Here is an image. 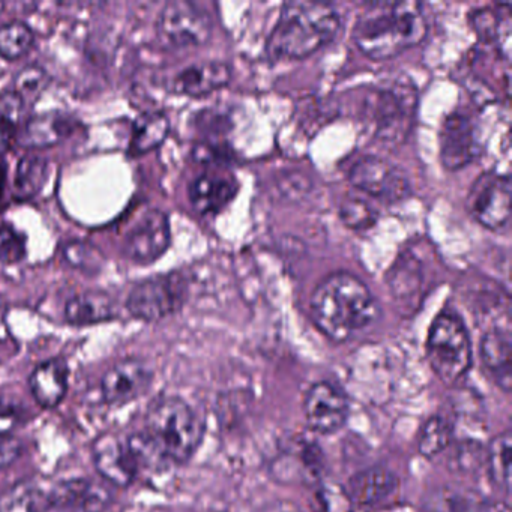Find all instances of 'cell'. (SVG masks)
Returning a JSON list of instances; mask_svg holds the SVG:
<instances>
[{
	"instance_id": "obj_1",
	"label": "cell",
	"mask_w": 512,
	"mask_h": 512,
	"mask_svg": "<svg viewBox=\"0 0 512 512\" xmlns=\"http://www.w3.org/2000/svg\"><path fill=\"white\" fill-rule=\"evenodd\" d=\"M379 305L367 284L349 272L323 278L310 299V316L329 340L344 343L373 325Z\"/></svg>"
},
{
	"instance_id": "obj_2",
	"label": "cell",
	"mask_w": 512,
	"mask_h": 512,
	"mask_svg": "<svg viewBox=\"0 0 512 512\" xmlns=\"http://www.w3.org/2000/svg\"><path fill=\"white\" fill-rule=\"evenodd\" d=\"M428 31L424 7L413 0L370 4L353 29V41L367 58L386 61L424 40Z\"/></svg>"
},
{
	"instance_id": "obj_3",
	"label": "cell",
	"mask_w": 512,
	"mask_h": 512,
	"mask_svg": "<svg viewBox=\"0 0 512 512\" xmlns=\"http://www.w3.org/2000/svg\"><path fill=\"white\" fill-rule=\"evenodd\" d=\"M340 29L341 19L332 5L292 0L281 7L266 52L274 59H304L332 43Z\"/></svg>"
},
{
	"instance_id": "obj_4",
	"label": "cell",
	"mask_w": 512,
	"mask_h": 512,
	"mask_svg": "<svg viewBox=\"0 0 512 512\" xmlns=\"http://www.w3.org/2000/svg\"><path fill=\"white\" fill-rule=\"evenodd\" d=\"M145 434L170 463L184 464L199 449L205 425L187 401L164 395L146 410Z\"/></svg>"
},
{
	"instance_id": "obj_5",
	"label": "cell",
	"mask_w": 512,
	"mask_h": 512,
	"mask_svg": "<svg viewBox=\"0 0 512 512\" xmlns=\"http://www.w3.org/2000/svg\"><path fill=\"white\" fill-rule=\"evenodd\" d=\"M427 361L442 382L455 383L472 365V341L463 320L454 311H443L431 323Z\"/></svg>"
},
{
	"instance_id": "obj_6",
	"label": "cell",
	"mask_w": 512,
	"mask_h": 512,
	"mask_svg": "<svg viewBox=\"0 0 512 512\" xmlns=\"http://www.w3.org/2000/svg\"><path fill=\"white\" fill-rule=\"evenodd\" d=\"M188 286L184 275H154L140 281L131 290L127 310L145 322H158L178 313L187 301Z\"/></svg>"
},
{
	"instance_id": "obj_7",
	"label": "cell",
	"mask_w": 512,
	"mask_h": 512,
	"mask_svg": "<svg viewBox=\"0 0 512 512\" xmlns=\"http://www.w3.org/2000/svg\"><path fill=\"white\" fill-rule=\"evenodd\" d=\"M158 37L173 49H194L208 43L212 19L208 11L187 0L164 5L157 22Z\"/></svg>"
},
{
	"instance_id": "obj_8",
	"label": "cell",
	"mask_w": 512,
	"mask_h": 512,
	"mask_svg": "<svg viewBox=\"0 0 512 512\" xmlns=\"http://www.w3.org/2000/svg\"><path fill=\"white\" fill-rule=\"evenodd\" d=\"M170 244L172 232L166 212L148 209L125 235L122 253L136 265L149 266L164 256Z\"/></svg>"
},
{
	"instance_id": "obj_9",
	"label": "cell",
	"mask_w": 512,
	"mask_h": 512,
	"mask_svg": "<svg viewBox=\"0 0 512 512\" xmlns=\"http://www.w3.org/2000/svg\"><path fill=\"white\" fill-rule=\"evenodd\" d=\"M349 413V400L332 383H314L305 394L304 418L308 428L314 433H337L346 424Z\"/></svg>"
},
{
	"instance_id": "obj_10",
	"label": "cell",
	"mask_w": 512,
	"mask_h": 512,
	"mask_svg": "<svg viewBox=\"0 0 512 512\" xmlns=\"http://www.w3.org/2000/svg\"><path fill=\"white\" fill-rule=\"evenodd\" d=\"M353 187L379 199L401 200L410 193L409 179L400 167L379 157H364L350 170Z\"/></svg>"
},
{
	"instance_id": "obj_11",
	"label": "cell",
	"mask_w": 512,
	"mask_h": 512,
	"mask_svg": "<svg viewBox=\"0 0 512 512\" xmlns=\"http://www.w3.org/2000/svg\"><path fill=\"white\" fill-rule=\"evenodd\" d=\"M92 457L101 478L116 487L133 484L139 473L128 439H122L118 434L104 433L98 436L92 448Z\"/></svg>"
},
{
	"instance_id": "obj_12",
	"label": "cell",
	"mask_w": 512,
	"mask_h": 512,
	"mask_svg": "<svg viewBox=\"0 0 512 512\" xmlns=\"http://www.w3.org/2000/svg\"><path fill=\"white\" fill-rule=\"evenodd\" d=\"M152 377L151 368L142 359H122L101 377V395L109 404L130 403L148 391Z\"/></svg>"
},
{
	"instance_id": "obj_13",
	"label": "cell",
	"mask_w": 512,
	"mask_h": 512,
	"mask_svg": "<svg viewBox=\"0 0 512 512\" xmlns=\"http://www.w3.org/2000/svg\"><path fill=\"white\" fill-rule=\"evenodd\" d=\"M472 211L476 220L490 230L505 229L511 218V181L508 176L490 175L473 191Z\"/></svg>"
},
{
	"instance_id": "obj_14",
	"label": "cell",
	"mask_w": 512,
	"mask_h": 512,
	"mask_svg": "<svg viewBox=\"0 0 512 512\" xmlns=\"http://www.w3.org/2000/svg\"><path fill=\"white\" fill-rule=\"evenodd\" d=\"M440 161L448 170H460L479 154L475 125L463 113H452L440 130Z\"/></svg>"
},
{
	"instance_id": "obj_15",
	"label": "cell",
	"mask_w": 512,
	"mask_h": 512,
	"mask_svg": "<svg viewBox=\"0 0 512 512\" xmlns=\"http://www.w3.org/2000/svg\"><path fill=\"white\" fill-rule=\"evenodd\" d=\"M110 502L109 488L92 479L74 478L53 484V505L62 512H104Z\"/></svg>"
},
{
	"instance_id": "obj_16",
	"label": "cell",
	"mask_w": 512,
	"mask_h": 512,
	"mask_svg": "<svg viewBox=\"0 0 512 512\" xmlns=\"http://www.w3.org/2000/svg\"><path fill=\"white\" fill-rule=\"evenodd\" d=\"M232 68L221 61H205L184 68L172 80V91L185 97L202 98L229 85Z\"/></svg>"
},
{
	"instance_id": "obj_17",
	"label": "cell",
	"mask_w": 512,
	"mask_h": 512,
	"mask_svg": "<svg viewBox=\"0 0 512 512\" xmlns=\"http://www.w3.org/2000/svg\"><path fill=\"white\" fill-rule=\"evenodd\" d=\"M238 194V182L229 173L208 172L197 176L190 187L188 197L199 214H218Z\"/></svg>"
},
{
	"instance_id": "obj_18",
	"label": "cell",
	"mask_w": 512,
	"mask_h": 512,
	"mask_svg": "<svg viewBox=\"0 0 512 512\" xmlns=\"http://www.w3.org/2000/svg\"><path fill=\"white\" fill-rule=\"evenodd\" d=\"M73 116L62 112H47L32 116L17 134V143L23 148L41 149L58 145L76 131Z\"/></svg>"
},
{
	"instance_id": "obj_19",
	"label": "cell",
	"mask_w": 512,
	"mask_h": 512,
	"mask_svg": "<svg viewBox=\"0 0 512 512\" xmlns=\"http://www.w3.org/2000/svg\"><path fill=\"white\" fill-rule=\"evenodd\" d=\"M479 358L488 379L502 389L512 388V343L511 335L505 329H491L482 337Z\"/></svg>"
},
{
	"instance_id": "obj_20",
	"label": "cell",
	"mask_w": 512,
	"mask_h": 512,
	"mask_svg": "<svg viewBox=\"0 0 512 512\" xmlns=\"http://www.w3.org/2000/svg\"><path fill=\"white\" fill-rule=\"evenodd\" d=\"M398 476L383 466L368 467L349 479L346 494L350 503L373 506L383 502L397 491Z\"/></svg>"
},
{
	"instance_id": "obj_21",
	"label": "cell",
	"mask_w": 512,
	"mask_h": 512,
	"mask_svg": "<svg viewBox=\"0 0 512 512\" xmlns=\"http://www.w3.org/2000/svg\"><path fill=\"white\" fill-rule=\"evenodd\" d=\"M70 370L65 359L53 358L37 365L29 376V388L40 406L58 407L68 392Z\"/></svg>"
},
{
	"instance_id": "obj_22",
	"label": "cell",
	"mask_w": 512,
	"mask_h": 512,
	"mask_svg": "<svg viewBox=\"0 0 512 512\" xmlns=\"http://www.w3.org/2000/svg\"><path fill=\"white\" fill-rule=\"evenodd\" d=\"M53 484L23 479L0 496V512H52Z\"/></svg>"
},
{
	"instance_id": "obj_23",
	"label": "cell",
	"mask_w": 512,
	"mask_h": 512,
	"mask_svg": "<svg viewBox=\"0 0 512 512\" xmlns=\"http://www.w3.org/2000/svg\"><path fill=\"white\" fill-rule=\"evenodd\" d=\"M118 316L115 301L98 290L77 293L65 305V319L76 326L97 325Z\"/></svg>"
},
{
	"instance_id": "obj_24",
	"label": "cell",
	"mask_w": 512,
	"mask_h": 512,
	"mask_svg": "<svg viewBox=\"0 0 512 512\" xmlns=\"http://www.w3.org/2000/svg\"><path fill=\"white\" fill-rule=\"evenodd\" d=\"M169 133L170 121L166 113L160 110L143 112L134 121L128 155L137 158L154 151L167 139Z\"/></svg>"
},
{
	"instance_id": "obj_25",
	"label": "cell",
	"mask_w": 512,
	"mask_h": 512,
	"mask_svg": "<svg viewBox=\"0 0 512 512\" xmlns=\"http://www.w3.org/2000/svg\"><path fill=\"white\" fill-rule=\"evenodd\" d=\"M49 161L37 155L23 157L14 176V197L20 202L34 199L49 179Z\"/></svg>"
},
{
	"instance_id": "obj_26",
	"label": "cell",
	"mask_w": 512,
	"mask_h": 512,
	"mask_svg": "<svg viewBox=\"0 0 512 512\" xmlns=\"http://www.w3.org/2000/svg\"><path fill=\"white\" fill-rule=\"evenodd\" d=\"M511 433L499 434L491 440L487 451L488 475L500 490L509 494L511 491Z\"/></svg>"
},
{
	"instance_id": "obj_27",
	"label": "cell",
	"mask_w": 512,
	"mask_h": 512,
	"mask_svg": "<svg viewBox=\"0 0 512 512\" xmlns=\"http://www.w3.org/2000/svg\"><path fill=\"white\" fill-rule=\"evenodd\" d=\"M25 107V101L13 89L0 92V154L10 148L19 134Z\"/></svg>"
},
{
	"instance_id": "obj_28",
	"label": "cell",
	"mask_w": 512,
	"mask_h": 512,
	"mask_svg": "<svg viewBox=\"0 0 512 512\" xmlns=\"http://www.w3.org/2000/svg\"><path fill=\"white\" fill-rule=\"evenodd\" d=\"M454 425L442 415H434L425 422L419 433L418 451L425 458H434L445 451L452 442Z\"/></svg>"
},
{
	"instance_id": "obj_29",
	"label": "cell",
	"mask_w": 512,
	"mask_h": 512,
	"mask_svg": "<svg viewBox=\"0 0 512 512\" xmlns=\"http://www.w3.org/2000/svg\"><path fill=\"white\" fill-rule=\"evenodd\" d=\"M35 34L26 23L11 22L0 25V56L7 61H17L31 52Z\"/></svg>"
},
{
	"instance_id": "obj_30",
	"label": "cell",
	"mask_w": 512,
	"mask_h": 512,
	"mask_svg": "<svg viewBox=\"0 0 512 512\" xmlns=\"http://www.w3.org/2000/svg\"><path fill=\"white\" fill-rule=\"evenodd\" d=\"M427 509L430 512H479L484 509V500L466 490L443 488L428 499Z\"/></svg>"
},
{
	"instance_id": "obj_31",
	"label": "cell",
	"mask_w": 512,
	"mask_h": 512,
	"mask_svg": "<svg viewBox=\"0 0 512 512\" xmlns=\"http://www.w3.org/2000/svg\"><path fill=\"white\" fill-rule=\"evenodd\" d=\"M65 262L86 274H98L104 266V256L89 242L71 241L62 247Z\"/></svg>"
},
{
	"instance_id": "obj_32",
	"label": "cell",
	"mask_w": 512,
	"mask_h": 512,
	"mask_svg": "<svg viewBox=\"0 0 512 512\" xmlns=\"http://www.w3.org/2000/svg\"><path fill=\"white\" fill-rule=\"evenodd\" d=\"M49 85V73L40 65H29L17 74L13 91L19 94L25 104L34 103L49 88Z\"/></svg>"
},
{
	"instance_id": "obj_33",
	"label": "cell",
	"mask_w": 512,
	"mask_h": 512,
	"mask_svg": "<svg viewBox=\"0 0 512 512\" xmlns=\"http://www.w3.org/2000/svg\"><path fill=\"white\" fill-rule=\"evenodd\" d=\"M26 254V236L11 224H0V263L17 265L25 260Z\"/></svg>"
},
{
	"instance_id": "obj_34",
	"label": "cell",
	"mask_w": 512,
	"mask_h": 512,
	"mask_svg": "<svg viewBox=\"0 0 512 512\" xmlns=\"http://www.w3.org/2000/svg\"><path fill=\"white\" fill-rule=\"evenodd\" d=\"M340 217L352 229H365L376 221V212L362 200L353 199L341 206Z\"/></svg>"
},
{
	"instance_id": "obj_35",
	"label": "cell",
	"mask_w": 512,
	"mask_h": 512,
	"mask_svg": "<svg viewBox=\"0 0 512 512\" xmlns=\"http://www.w3.org/2000/svg\"><path fill=\"white\" fill-rule=\"evenodd\" d=\"M23 413L17 404L0 401V436H13V431L22 422Z\"/></svg>"
},
{
	"instance_id": "obj_36",
	"label": "cell",
	"mask_w": 512,
	"mask_h": 512,
	"mask_svg": "<svg viewBox=\"0 0 512 512\" xmlns=\"http://www.w3.org/2000/svg\"><path fill=\"white\" fill-rule=\"evenodd\" d=\"M22 454V443L14 436H0V470L11 466Z\"/></svg>"
},
{
	"instance_id": "obj_37",
	"label": "cell",
	"mask_w": 512,
	"mask_h": 512,
	"mask_svg": "<svg viewBox=\"0 0 512 512\" xmlns=\"http://www.w3.org/2000/svg\"><path fill=\"white\" fill-rule=\"evenodd\" d=\"M260 512H302V509L295 503L287 502V500H277V502L263 506Z\"/></svg>"
},
{
	"instance_id": "obj_38",
	"label": "cell",
	"mask_w": 512,
	"mask_h": 512,
	"mask_svg": "<svg viewBox=\"0 0 512 512\" xmlns=\"http://www.w3.org/2000/svg\"><path fill=\"white\" fill-rule=\"evenodd\" d=\"M7 176V163H5L4 160H0V206H2V202H4L5 188H7Z\"/></svg>"
},
{
	"instance_id": "obj_39",
	"label": "cell",
	"mask_w": 512,
	"mask_h": 512,
	"mask_svg": "<svg viewBox=\"0 0 512 512\" xmlns=\"http://www.w3.org/2000/svg\"><path fill=\"white\" fill-rule=\"evenodd\" d=\"M500 512H511V508H509V505H505Z\"/></svg>"
}]
</instances>
